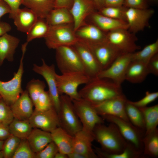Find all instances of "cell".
I'll list each match as a JSON object with an SVG mask.
<instances>
[{
	"label": "cell",
	"instance_id": "1",
	"mask_svg": "<svg viewBox=\"0 0 158 158\" xmlns=\"http://www.w3.org/2000/svg\"><path fill=\"white\" fill-rule=\"evenodd\" d=\"M95 140L101 147H95L94 151L98 157L111 158L122 152L127 142L122 136L116 125L110 123L108 126L104 123L97 125L93 130Z\"/></svg>",
	"mask_w": 158,
	"mask_h": 158
},
{
	"label": "cell",
	"instance_id": "2",
	"mask_svg": "<svg viewBox=\"0 0 158 158\" xmlns=\"http://www.w3.org/2000/svg\"><path fill=\"white\" fill-rule=\"evenodd\" d=\"M78 92L81 98L93 105L123 94L121 85L97 77L91 79Z\"/></svg>",
	"mask_w": 158,
	"mask_h": 158
},
{
	"label": "cell",
	"instance_id": "3",
	"mask_svg": "<svg viewBox=\"0 0 158 158\" xmlns=\"http://www.w3.org/2000/svg\"><path fill=\"white\" fill-rule=\"evenodd\" d=\"M59 126L73 136L82 129V126L75 112L72 100L67 95H60L59 109L57 113Z\"/></svg>",
	"mask_w": 158,
	"mask_h": 158
},
{
	"label": "cell",
	"instance_id": "4",
	"mask_svg": "<svg viewBox=\"0 0 158 158\" xmlns=\"http://www.w3.org/2000/svg\"><path fill=\"white\" fill-rule=\"evenodd\" d=\"M44 38L47 47L55 49L62 46H73L78 40L74 30L73 24L49 25Z\"/></svg>",
	"mask_w": 158,
	"mask_h": 158
},
{
	"label": "cell",
	"instance_id": "5",
	"mask_svg": "<svg viewBox=\"0 0 158 158\" xmlns=\"http://www.w3.org/2000/svg\"><path fill=\"white\" fill-rule=\"evenodd\" d=\"M58 90L60 95L65 94L72 100L81 98L78 90L80 85L86 84L91 79L85 73H71L56 75Z\"/></svg>",
	"mask_w": 158,
	"mask_h": 158
},
{
	"label": "cell",
	"instance_id": "6",
	"mask_svg": "<svg viewBox=\"0 0 158 158\" xmlns=\"http://www.w3.org/2000/svg\"><path fill=\"white\" fill-rule=\"evenodd\" d=\"M56 50V63L62 74L77 72L85 73L79 56L72 46L61 47Z\"/></svg>",
	"mask_w": 158,
	"mask_h": 158
},
{
	"label": "cell",
	"instance_id": "7",
	"mask_svg": "<svg viewBox=\"0 0 158 158\" xmlns=\"http://www.w3.org/2000/svg\"><path fill=\"white\" fill-rule=\"evenodd\" d=\"M101 117L108 122L115 124L126 141L142 153L143 145L142 140L145 135L144 130L136 127L130 122L117 117L104 116Z\"/></svg>",
	"mask_w": 158,
	"mask_h": 158
},
{
	"label": "cell",
	"instance_id": "8",
	"mask_svg": "<svg viewBox=\"0 0 158 158\" xmlns=\"http://www.w3.org/2000/svg\"><path fill=\"white\" fill-rule=\"evenodd\" d=\"M72 100L83 130L93 133V130L96 125L104 123V119L98 114L91 104L82 98Z\"/></svg>",
	"mask_w": 158,
	"mask_h": 158
},
{
	"label": "cell",
	"instance_id": "9",
	"mask_svg": "<svg viewBox=\"0 0 158 158\" xmlns=\"http://www.w3.org/2000/svg\"><path fill=\"white\" fill-rule=\"evenodd\" d=\"M22 52L18 69L17 72L14 73L13 77L7 81L0 80V95L4 101L10 106L23 91L21 83L24 73L23 59L25 52Z\"/></svg>",
	"mask_w": 158,
	"mask_h": 158
},
{
	"label": "cell",
	"instance_id": "10",
	"mask_svg": "<svg viewBox=\"0 0 158 158\" xmlns=\"http://www.w3.org/2000/svg\"><path fill=\"white\" fill-rule=\"evenodd\" d=\"M107 42L123 53H133L140 49L137 45L138 38L135 34L128 29L121 28L107 33Z\"/></svg>",
	"mask_w": 158,
	"mask_h": 158
},
{
	"label": "cell",
	"instance_id": "11",
	"mask_svg": "<svg viewBox=\"0 0 158 158\" xmlns=\"http://www.w3.org/2000/svg\"><path fill=\"white\" fill-rule=\"evenodd\" d=\"M132 53H123L118 56L107 68L102 70L97 77L110 79L121 85L125 80L128 67L131 61Z\"/></svg>",
	"mask_w": 158,
	"mask_h": 158
},
{
	"label": "cell",
	"instance_id": "12",
	"mask_svg": "<svg viewBox=\"0 0 158 158\" xmlns=\"http://www.w3.org/2000/svg\"><path fill=\"white\" fill-rule=\"evenodd\" d=\"M42 64L41 66L34 64L32 70L41 75L46 80L54 107L58 113L60 107V95L57 87L55 66L54 64L50 66L47 65L43 59H42Z\"/></svg>",
	"mask_w": 158,
	"mask_h": 158
},
{
	"label": "cell",
	"instance_id": "13",
	"mask_svg": "<svg viewBox=\"0 0 158 158\" xmlns=\"http://www.w3.org/2000/svg\"><path fill=\"white\" fill-rule=\"evenodd\" d=\"M127 100L123 94L93 106L98 114L101 117L113 116L129 122L125 111Z\"/></svg>",
	"mask_w": 158,
	"mask_h": 158
},
{
	"label": "cell",
	"instance_id": "14",
	"mask_svg": "<svg viewBox=\"0 0 158 158\" xmlns=\"http://www.w3.org/2000/svg\"><path fill=\"white\" fill-rule=\"evenodd\" d=\"M85 43L92 51L102 70L108 67L123 53L107 41L94 44Z\"/></svg>",
	"mask_w": 158,
	"mask_h": 158
},
{
	"label": "cell",
	"instance_id": "15",
	"mask_svg": "<svg viewBox=\"0 0 158 158\" xmlns=\"http://www.w3.org/2000/svg\"><path fill=\"white\" fill-rule=\"evenodd\" d=\"M154 13V10L149 8H128L126 14L128 30L135 34L143 30L149 26V20Z\"/></svg>",
	"mask_w": 158,
	"mask_h": 158
},
{
	"label": "cell",
	"instance_id": "16",
	"mask_svg": "<svg viewBox=\"0 0 158 158\" xmlns=\"http://www.w3.org/2000/svg\"><path fill=\"white\" fill-rule=\"evenodd\" d=\"M29 120L33 128L50 133L59 126L58 113L54 107L44 111L34 110Z\"/></svg>",
	"mask_w": 158,
	"mask_h": 158
},
{
	"label": "cell",
	"instance_id": "17",
	"mask_svg": "<svg viewBox=\"0 0 158 158\" xmlns=\"http://www.w3.org/2000/svg\"><path fill=\"white\" fill-rule=\"evenodd\" d=\"M72 46L79 56L85 74L90 79L97 77L102 69L88 46L78 40Z\"/></svg>",
	"mask_w": 158,
	"mask_h": 158
},
{
	"label": "cell",
	"instance_id": "18",
	"mask_svg": "<svg viewBox=\"0 0 158 158\" xmlns=\"http://www.w3.org/2000/svg\"><path fill=\"white\" fill-rule=\"evenodd\" d=\"M69 11L73 19L75 32L86 24V18L93 13L98 11V8L93 0H74Z\"/></svg>",
	"mask_w": 158,
	"mask_h": 158
},
{
	"label": "cell",
	"instance_id": "19",
	"mask_svg": "<svg viewBox=\"0 0 158 158\" xmlns=\"http://www.w3.org/2000/svg\"><path fill=\"white\" fill-rule=\"evenodd\" d=\"M94 140L93 133L82 129L73 136V151L83 154L87 158H98L92 147V142Z\"/></svg>",
	"mask_w": 158,
	"mask_h": 158
},
{
	"label": "cell",
	"instance_id": "20",
	"mask_svg": "<svg viewBox=\"0 0 158 158\" xmlns=\"http://www.w3.org/2000/svg\"><path fill=\"white\" fill-rule=\"evenodd\" d=\"M75 33L78 40L85 43L94 44L107 41V33L91 23L82 26Z\"/></svg>",
	"mask_w": 158,
	"mask_h": 158
},
{
	"label": "cell",
	"instance_id": "21",
	"mask_svg": "<svg viewBox=\"0 0 158 158\" xmlns=\"http://www.w3.org/2000/svg\"><path fill=\"white\" fill-rule=\"evenodd\" d=\"M34 106L28 91L25 90L10 106L14 118L25 120L29 119L32 114Z\"/></svg>",
	"mask_w": 158,
	"mask_h": 158
},
{
	"label": "cell",
	"instance_id": "22",
	"mask_svg": "<svg viewBox=\"0 0 158 158\" xmlns=\"http://www.w3.org/2000/svg\"><path fill=\"white\" fill-rule=\"evenodd\" d=\"M88 17H90L91 24L106 33L118 29H128L127 22L107 17L98 11L93 13Z\"/></svg>",
	"mask_w": 158,
	"mask_h": 158
},
{
	"label": "cell",
	"instance_id": "23",
	"mask_svg": "<svg viewBox=\"0 0 158 158\" xmlns=\"http://www.w3.org/2000/svg\"><path fill=\"white\" fill-rule=\"evenodd\" d=\"M9 18L13 19L14 24L18 30L27 33L38 18L32 10L26 8H19Z\"/></svg>",
	"mask_w": 158,
	"mask_h": 158
},
{
	"label": "cell",
	"instance_id": "24",
	"mask_svg": "<svg viewBox=\"0 0 158 158\" xmlns=\"http://www.w3.org/2000/svg\"><path fill=\"white\" fill-rule=\"evenodd\" d=\"M20 40L17 37L6 33L0 37V66L5 59L12 62Z\"/></svg>",
	"mask_w": 158,
	"mask_h": 158
},
{
	"label": "cell",
	"instance_id": "25",
	"mask_svg": "<svg viewBox=\"0 0 158 158\" xmlns=\"http://www.w3.org/2000/svg\"><path fill=\"white\" fill-rule=\"evenodd\" d=\"M50 133L52 141L59 152L68 155L73 151V136L60 126Z\"/></svg>",
	"mask_w": 158,
	"mask_h": 158
},
{
	"label": "cell",
	"instance_id": "26",
	"mask_svg": "<svg viewBox=\"0 0 158 158\" xmlns=\"http://www.w3.org/2000/svg\"><path fill=\"white\" fill-rule=\"evenodd\" d=\"M27 139L35 153L41 151L52 141L50 132L37 128H33Z\"/></svg>",
	"mask_w": 158,
	"mask_h": 158
},
{
	"label": "cell",
	"instance_id": "27",
	"mask_svg": "<svg viewBox=\"0 0 158 158\" xmlns=\"http://www.w3.org/2000/svg\"><path fill=\"white\" fill-rule=\"evenodd\" d=\"M149 74L146 64L131 61L127 69L125 80L134 83H140L145 80Z\"/></svg>",
	"mask_w": 158,
	"mask_h": 158
},
{
	"label": "cell",
	"instance_id": "28",
	"mask_svg": "<svg viewBox=\"0 0 158 158\" xmlns=\"http://www.w3.org/2000/svg\"><path fill=\"white\" fill-rule=\"evenodd\" d=\"M22 4L32 10L38 18L44 19L55 8L54 0H23Z\"/></svg>",
	"mask_w": 158,
	"mask_h": 158
},
{
	"label": "cell",
	"instance_id": "29",
	"mask_svg": "<svg viewBox=\"0 0 158 158\" xmlns=\"http://www.w3.org/2000/svg\"><path fill=\"white\" fill-rule=\"evenodd\" d=\"M50 26L73 24V20L69 9L64 8H54L45 19Z\"/></svg>",
	"mask_w": 158,
	"mask_h": 158
},
{
	"label": "cell",
	"instance_id": "30",
	"mask_svg": "<svg viewBox=\"0 0 158 158\" xmlns=\"http://www.w3.org/2000/svg\"><path fill=\"white\" fill-rule=\"evenodd\" d=\"M142 142L143 149L141 157L157 158L158 157V129L145 135Z\"/></svg>",
	"mask_w": 158,
	"mask_h": 158
},
{
	"label": "cell",
	"instance_id": "31",
	"mask_svg": "<svg viewBox=\"0 0 158 158\" xmlns=\"http://www.w3.org/2000/svg\"><path fill=\"white\" fill-rule=\"evenodd\" d=\"M142 112L145 124V135L155 130L158 125V105L139 108Z\"/></svg>",
	"mask_w": 158,
	"mask_h": 158
},
{
	"label": "cell",
	"instance_id": "32",
	"mask_svg": "<svg viewBox=\"0 0 158 158\" xmlns=\"http://www.w3.org/2000/svg\"><path fill=\"white\" fill-rule=\"evenodd\" d=\"M9 127L11 135L20 139H27L33 128L29 119L19 120L14 118L9 125Z\"/></svg>",
	"mask_w": 158,
	"mask_h": 158
},
{
	"label": "cell",
	"instance_id": "33",
	"mask_svg": "<svg viewBox=\"0 0 158 158\" xmlns=\"http://www.w3.org/2000/svg\"><path fill=\"white\" fill-rule=\"evenodd\" d=\"M125 111L129 122L136 127L145 131V124L142 113L140 109L127 100Z\"/></svg>",
	"mask_w": 158,
	"mask_h": 158
},
{
	"label": "cell",
	"instance_id": "34",
	"mask_svg": "<svg viewBox=\"0 0 158 158\" xmlns=\"http://www.w3.org/2000/svg\"><path fill=\"white\" fill-rule=\"evenodd\" d=\"M45 20V19L38 18L29 31L26 33V42L25 44L27 45L29 42L34 39L45 37L49 28V25Z\"/></svg>",
	"mask_w": 158,
	"mask_h": 158
},
{
	"label": "cell",
	"instance_id": "35",
	"mask_svg": "<svg viewBox=\"0 0 158 158\" xmlns=\"http://www.w3.org/2000/svg\"><path fill=\"white\" fill-rule=\"evenodd\" d=\"M158 53V40L145 46L140 51L132 53L131 61L142 62L146 64L154 55Z\"/></svg>",
	"mask_w": 158,
	"mask_h": 158
},
{
	"label": "cell",
	"instance_id": "36",
	"mask_svg": "<svg viewBox=\"0 0 158 158\" xmlns=\"http://www.w3.org/2000/svg\"><path fill=\"white\" fill-rule=\"evenodd\" d=\"M128 8L123 6L119 7H105L98 11L99 13L107 17L126 21V11Z\"/></svg>",
	"mask_w": 158,
	"mask_h": 158
},
{
	"label": "cell",
	"instance_id": "37",
	"mask_svg": "<svg viewBox=\"0 0 158 158\" xmlns=\"http://www.w3.org/2000/svg\"><path fill=\"white\" fill-rule=\"evenodd\" d=\"M45 87V83L38 79H32L27 84L26 90L28 92L34 106L40 94L44 90Z\"/></svg>",
	"mask_w": 158,
	"mask_h": 158
},
{
	"label": "cell",
	"instance_id": "38",
	"mask_svg": "<svg viewBox=\"0 0 158 158\" xmlns=\"http://www.w3.org/2000/svg\"><path fill=\"white\" fill-rule=\"evenodd\" d=\"M21 139L11 135L4 140L2 150L4 158H12Z\"/></svg>",
	"mask_w": 158,
	"mask_h": 158
},
{
	"label": "cell",
	"instance_id": "39",
	"mask_svg": "<svg viewBox=\"0 0 158 158\" xmlns=\"http://www.w3.org/2000/svg\"><path fill=\"white\" fill-rule=\"evenodd\" d=\"M35 154L27 139H21L12 158H35Z\"/></svg>",
	"mask_w": 158,
	"mask_h": 158
},
{
	"label": "cell",
	"instance_id": "40",
	"mask_svg": "<svg viewBox=\"0 0 158 158\" xmlns=\"http://www.w3.org/2000/svg\"><path fill=\"white\" fill-rule=\"evenodd\" d=\"M34 106V110L37 111H46L54 107L48 91L44 90L41 92Z\"/></svg>",
	"mask_w": 158,
	"mask_h": 158
},
{
	"label": "cell",
	"instance_id": "41",
	"mask_svg": "<svg viewBox=\"0 0 158 158\" xmlns=\"http://www.w3.org/2000/svg\"><path fill=\"white\" fill-rule=\"evenodd\" d=\"M14 118L10 106L0 99V123L9 125Z\"/></svg>",
	"mask_w": 158,
	"mask_h": 158
},
{
	"label": "cell",
	"instance_id": "42",
	"mask_svg": "<svg viewBox=\"0 0 158 158\" xmlns=\"http://www.w3.org/2000/svg\"><path fill=\"white\" fill-rule=\"evenodd\" d=\"M58 152L57 147L52 141L42 150L36 153L35 158H54Z\"/></svg>",
	"mask_w": 158,
	"mask_h": 158
},
{
	"label": "cell",
	"instance_id": "43",
	"mask_svg": "<svg viewBox=\"0 0 158 158\" xmlns=\"http://www.w3.org/2000/svg\"><path fill=\"white\" fill-rule=\"evenodd\" d=\"M158 97V92H150L147 91L145 96L142 99L136 102L129 101L130 102L138 108L143 107L155 101Z\"/></svg>",
	"mask_w": 158,
	"mask_h": 158
},
{
	"label": "cell",
	"instance_id": "44",
	"mask_svg": "<svg viewBox=\"0 0 158 158\" xmlns=\"http://www.w3.org/2000/svg\"><path fill=\"white\" fill-rule=\"evenodd\" d=\"M149 5L147 0H124L123 6L127 8L146 9Z\"/></svg>",
	"mask_w": 158,
	"mask_h": 158
},
{
	"label": "cell",
	"instance_id": "45",
	"mask_svg": "<svg viewBox=\"0 0 158 158\" xmlns=\"http://www.w3.org/2000/svg\"><path fill=\"white\" fill-rule=\"evenodd\" d=\"M149 73L158 75V53L152 57L146 64Z\"/></svg>",
	"mask_w": 158,
	"mask_h": 158
},
{
	"label": "cell",
	"instance_id": "46",
	"mask_svg": "<svg viewBox=\"0 0 158 158\" xmlns=\"http://www.w3.org/2000/svg\"><path fill=\"white\" fill-rule=\"evenodd\" d=\"M7 4L10 7L11 12L9 13V18L14 14L20 8L23 0H0Z\"/></svg>",
	"mask_w": 158,
	"mask_h": 158
},
{
	"label": "cell",
	"instance_id": "47",
	"mask_svg": "<svg viewBox=\"0 0 158 158\" xmlns=\"http://www.w3.org/2000/svg\"><path fill=\"white\" fill-rule=\"evenodd\" d=\"M55 8H64L70 9L74 0H54Z\"/></svg>",
	"mask_w": 158,
	"mask_h": 158
},
{
	"label": "cell",
	"instance_id": "48",
	"mask_svg": "<svg viewBox=\"0 0 158 158\" xmlns=\"http://www.w3.org/2000/svg\"><path fill=\"white\" fill-rule=\"evenodd\" d=\"M11 135L9 125L0 123V140H4Z\"/></svg>",
	"mask_w": 158,
	"mask_h": 158
},
{
	"label": "cell",
	"instance_id": "49",
	"mask_svg": "<svg viewBox=\"0 0 158 158\" xmlns=\"http://www.w3.org/2000/svg\"><path fill=\"white\" fill-rule=\"evenodd\" d=\"M124 0H104V6L119 7L123 5Z\"/></svg>",
	"mask_w": 158,
	"mask_h": 158
},
{
	"label": "cell",
	"instance_id": "50",
	"mask_svg": "<svg viewBox=\"0 0 158 158\" xmlns=\"http://www.w3.org/2000/svg\"><path fill=\"white\" fill-rule=\"evenodd\" d=\"M11 12V9L8 5L5 2L0 1V20L4 15Z\"/></svg>",
	"mask_w": 158,
	"mask_h": 158
},
{
	"label": "cell",
	"instance_id": "51",
	"mask_svg": "<svg viewBox=\"0 0 158 158\" xmlns=\"http://www.w3.org/2000/svg\"><path fill=\"white\" fill-rule=\"evenodd\" d=\"M11 29V27L9 23L0 20V37L7 33Z\"/></svg>",
	"mask_w": 158,
	"mask_h": 158
},
{
	"label": "cell",
	"instance_id": "52",
	"mask_svg": "<svg viewBox=\"0 0 158 158\" xmlns=\"http://www.w3.org/2000/svg\"><path fill=\"white\" fill-rule=\"evenodd\" d=\"M68 158H87V157L81 154L73 151L67 155Z\"/></svg>",
	"mask_w": 158,
	"mask_h": 158
},
{
	"label": "cell",
	"instance_id": "53",
	"mask_svg": "<svg viewBox=\"0 0 158 158\" xmlns=\"http://www.w3.org/2000/svg\"><path fill=\"white\" fill-rule=\"evenodd\" d=\"M93 0L96 4L98 7V10L102 7L104 6V0Z\"/></svg>",
	"mask_w": 158,
	"mask_h": 158
},
{
	"label": "cell",
	"instance_id": "54",
	"mask_svg": "<svg viewBox=\"0 0 158 158\" xmlns=\"http://www.w3.org/2000/svg\"><path fill=\"white\" fill-rule=\"evenodd\" d=\"M54 158H68V157L67 154L58 152L56 154Z\"/></svg>",
	"mask_w": 158,
	"mask_h": 158
},
{
	"label": "cell",
	"instance_id": "55",
	"mask_svg": "<svg viewBox=\"0 0 158 158\" xmlns=\"http://www.w3.org/2000/svg\"><path fill=\"white\" fill-rule=\"evenodd\" d=\"M149 5H157L158 3V0H147Z\"/></svg>",
	"mask_w": 158,
	"mask_h": 158
},
{
	"label": "cell",
	"instance_id": "56",
	"mask_svg": "<svg viewBox=\"0 0 158 158\" xmlns=\"http://www.w3.org/2000/svg\"><path fill=\"white\" fill-rule=\"evenodd\" d=\"M4 140H0V150H2Z\"/></svg>",
	"mask_w": 158,
	"mask_h": 158
},
{
	"label": "cell",
	"instance_id": "57",
	"mask_svg": "<svg viewBox=\"0 0 158 158\" xmlns=\"http://www.w3.org/2000/svg\"><path fill=\"white\" fill-rule=\"evenodd\" d=\"M4 158V154L2 150H0V158Z\"/></svg>",
	"mask_w": 158,
	"mask_h": 158
},
{
	"label": "cell",
	"instance_id": "58",
	"mask_svg": "<svg viewBox=\"0 0 158 158\" xmlns=\"http://www.w3.org/2000/svg\"><path fill=\"white\" fill-rule=\"evenodd\" d=\"M1 97V96L0 95V99Z\"/></svg>",
	"mask_w": 158,
	"mask_h": 158
}]
</instances>
